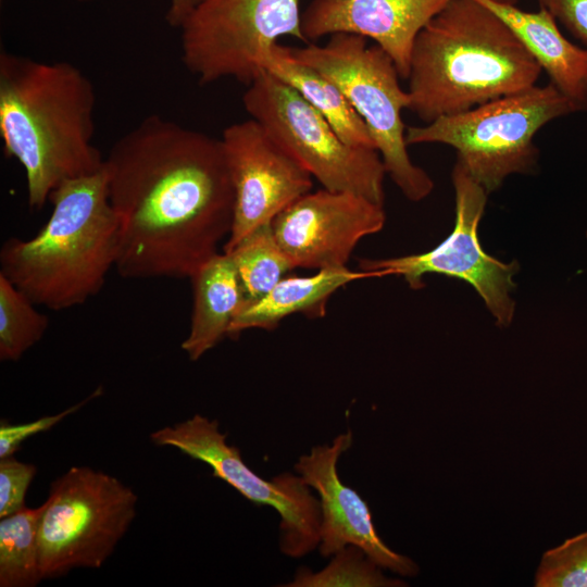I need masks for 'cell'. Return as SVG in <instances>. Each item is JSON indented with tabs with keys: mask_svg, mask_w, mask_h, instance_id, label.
Here are the masks:
<instances>
[{
	"mask_svg": "<svg viewBox=\"0 0 587 587\" xmlns=\"http://www.w3.org/2000/svg\"><path fill=\"white\" fill-rule=\"evenodd\" d=\"M124 278H190L218 252L235 196L221 139L159 115L123 135L103 161Z\"/></svg>",
	"mask_w": 587,
	"mask_h": 587,
	"instance_id": "cell-1",
	"label": "cell"
},
{
	"mask_svg": "<svg viewBox=\"0 0 587 587\" xmlns=\"http://www.w3.org/2000/svg\"><path fill=\"white\" fill-rule=\"evenodd\" d=\"M96 93L74 64L0 53V137L24 168L27 201L40 210L63 183L100 172Z\"/></svg>",
	"mask_w": 587,
	"mask_h": 587,
	"instance_id": "cell-2",
	"label": "cell"
},
{
	"mask_svg": "<svg viewBox=\"0 0 587 587\" xmlns=\"http://www.w3.org/2000/svg\"><path fill=\"white\" fill-rule=\"evenodd\" d=\"M541 73L496 13L476 0H451L415 39L409 110L427 124L527 90Z\"/></svg>",
	"mask_w": 587,
	"mask_h": 587,
	"instance_id": "cell-3",
	"label": "cell"
},
{
	"mask_svg": "<svg viewBox=\"0 0 587 587\" xmlns=\"http://www.w3.org/2000/svg\"><path fill=\"white\" fill-rule=\"evenodd\" d=\"M52 212L29 239L11 237L0 249V274L36 305L61 311L80 305L104 286L118 254V222L103 167L61 184Z\"/></svg>",
	"mask_w": 587,
	"mask_h": 587,
	"instance_id": "cell-4",
	"label": "cell"
},
{
	"mask_svg": "<svg viewBox=\"0 0 587 587\" xmlns=\"http://www.w3.org/2000/svg\"><path fill=\"white\" fill-rule=\"evenodd\" d=\"M552 85L537 86L470 110L440 116L424 126H408L405 142L444 143L457 162L490 193L511 174H529L538 160L537 132L549 122L575 113Z\"/></svg>",
	"mask_w": 587,
	"mask_h": 587,
	"instance_id": "cell-5",
	"label": "cell"
},
{
	"mask_svg": "<svg viewBox=\"0 0 587 587\" xmlns=\"http://www.w3.org/2000/svg\"><path fill=\"white\" fill-rule=\"evenodd\" d=\"M292 55L330 79L366 124L386 173L411 201L425 199L433 190L429 175L408 153L402 110L410 96L399 84L391 58L364 37L334 34L323 45L290 47Z\"/></svg>",
	"mask_w": 587,
	"mask_h": 587,
	"instance_id": "cell-6",
	"label": "cell"
},
{
	"mask_svg": "<svg viewBox=\"0 0 587 587\" xmlns=\"http://www.w3.org/2000/svg\"><path fill=\"white\" fill-rule=\"evenodd\" d=\"M137 502L130 487L89 466H72L55 478L39 525L42 579L100 569L136 517Z\"/></svg>",
	"mask_w": 587,
	"mask_h": 587,
	"instance_id": "cell-7",
	"label": "cell"
},
{
	"mask_svg": "<svg viewBox=\"0 0 587 587\" xmlns=\"http://www.w3.org/2000/svg\"><path fill=\"white\" fill-rule=\"evenodd\" d=\"M245 110L308 173L330 191L384 205L386 170L375 149L345 142L297 90L262 71L242 96Z\"/></svg>",
	"mask_w": 587,
	"mask_h": 587,
	"instance_id": "cell-8",
	"label": "cell"
},
{
	"mask_svg": "<svg viewBox=\"0 0 587 587\" xmlns=\"http://www.w3.org/2000/svg\"><path fill=\"white\" fill-rule=\"evenodd\" d=\"M300 0H204L182 25V60L207 85L234 78L248 86L283 36L307 43Z\"/></svg>",
	"mask_w": 587,
	"mask_h": 587,
	"instance_id": "cell-9",
	"label": "cell"
},
{
	"mask_svg": "<svg viewBox=\"0 0 587 587\" xmlns=\"http://www.w3.org/2000/svg\"><path fill=\"white\" fill-rule=\"evenodd\" d=\"M159 447H173L212 469V475L258 505H270L280 515V550L300 558L320 544L321 504L300 476L283 473L265 480L248 467L240 450L226 441L218 422L195 414L150 434Z\"/></svg>",
	"mask_w": 587,
	"mask_h": 587,
	"instance_id": "cell-10",
	"label": "cell"
},
{
	"mask_svg": "<svg viewBox=\"0 0 587 587\" xmlns=\"http://www.w3.org/2000/svg\"><path fill=\"white\" fill-rule=\"evenodd\" d=\"M455 192V221L452 233L434 249L391 259H359L362 271H385L402 276L412 289L424 287L423 276L438 273L472 285L483 298L499 326L510 325L514 302L510 291L516 261L503 263L487 254L478 240V224L483 216L487 191L457 162L452 170Z\"/></svg>",
	"mask_w": 587,
	"mask_h": 587,
	"instance_id": "cell-11",
	"label": "cell"
},
{
	"mask_svg": "<svg viewBox=\"0 0 587 587\" xmlns=\"http://www.w3.org/2000/svg\"><path fill=\"white\" fill-rule=\"evenodd\" d=\"M221 143L235 196L227 251L311 191L313 177L253 118L227 126Z\"/></svg>",
	"mask_w": 587,
	"mask_h": 587,
	"instance_id": "cell-12",
	"label": "cell"
},
{
	"mask_svg": "<svg viewBox=\"0 0 587 587\" xmlns=\"http://www.w3.org/2000/svg\"><path fill=\"white\" fill-rule=\"evenodd\" d=\"M384 205L325 188L298 198L272 221L273 232L295 268L347 267L358 242L383 229Z\"/></svg>",
	"mask_w": 587,
	"mask_h": 587,
	"instance_id": "cell-13",
	"label": "cell"
},
{
	"mask_svg": "<svg viewBox=\"0 0 587 587\" xmlns=\"http://www.w3.org/2000/svg\"><path fill=\"white\" fill-rule=\"evenodd\" d=\"M351 445L352 434L348 430L338 435L330 445L313 447L295 464L299 476L320 496V553L324 558L330 557L353 545L382 569L414 576L419 572L416 563L383 542L375 530L367 503L338 476V460Z\"/></svg>",
	"mask_w": 587,
	"mask_h": 587,
	"instance_id": "cell-14",
	"label": "cell"
},
{
	"mask_svg": "<svg viewBox=\"0 0 587 587\" xmlns=\"http://www.w3.org/2000/svg\"><path fill=\"white\" fill-rule=\"evenodd\" d=\"M451 0H312L301 13L308 42L326 35L373 39L394 61L401 78L410 74L419 33Z\"/></svg>",
	"mask_w": 587,
	"mask_h": 587,
	"instance_id": "cell-15",
	"label": "cell"
},
{
	"mask_svg": "<svg viewBox=\"0 0 587 587\" xmlns=\"http://www.w3.org/2000/svg\"><path fill=\"white\" fill-rule=\"evenodd\" d=\"M496 13L515 34L552 84L576 109L587 111V48L561 33L545 10L528 12L514 4L476 0Z\"/></svg>",
	"mask_w": 587,
	"mask_h": 587,
	"instance_id": "cell-16",
	"label": "cell"
},
{
	"mask_svg": "<svg viewBox=\"0 0 587 587\" xmlns=\"http://www.w3.org/2000/svg\"><path fill=\"white\" fill-rule=\"evenodd\" d=\"M386 275L385 271L339 267L320 270L311 276L284 277L261 299L242 303L232 322L228 337L236 338L252 328L274 329L282 320L296 313L321 316L328 299L338 289L358 279Z\"/></svg>",
	"mask_w": 587,
	"mask_h": 587,
	"instance_id": "cell-17",
	"label": "cell"
},
{
	"mask_svg": "<svg viewBox=\"0 0 587 587\" xmlns=\"http://www.w3.org/2000/svg\"><path fill=\"white\" fill-rule=\"evenodd\" d=\"M193 307L188 336L182 349L199 360L224 337L245 301L242 286L230 255L217 252L190 276Z\"/></svg>",
	"mask_w": 587,
	"mask_h": 587,
	"instance_id": "cell-18",
	"label": "cell"
},
{
	"mask_svg": "<svg viewBox=\"0 0 587 587\" xmlns=\"http://www.w3.org/2000/svg\"><path fill=\"white\" fill-rule=\"evenodd\" d=\"M262 68L297 90L345 142L376 150L366 124L341 90L319 71L296 59L290 47L275 43L265 55Z\"/></svg>",
	"mask_w": 587,
	"mask_h": 587,
	"instance_id": "cell-19",
	"label": "cell"
},
{
	"mask_svg": "<svg viewBox=\"0 0 587 587\" xmlns=\"http://www.w3.org/2000/svg\"><path fill=\"white\" fill-rule=\"evenodd\" d=\"M45 509L24 507L0 519V587H34L42 579L39 525Z\"/></svg>",
	"mask_w": 587,
	"mask_h": 587,
	"instance_id": "cell-20",
	"label": "cell"
},
{
	"mask_svg": "<svg viewBox=\"0 0 587 587\" xmlns=\"http://www.w3.org/2000/svg\"><path fill=\"white\" fill-rule=\"evenodd\" d=\"M224 252L235 263L245 295L243 303L261 299L295 270L275 237L272 223L254 229Z\"/></svg>",
	"mask_w": 587,
	"mask_h": 587,
	"instance_id": "cell-21",
	"label": "cell"
},
{
	"mask_svg": "<svg viewBox=\"0 0 587 587\" xmlns=\"http://www.w3.org/2000/svg\"><path fill=\"white\" fill-rule=\"evenodd\" d=\"M0 274V360L17 361L45 335L49 319Z\"/></svg>",
	"mask_w": 587,
	"mask_h": 587,
	"instance_id": "cell-22",
	"label": "cell"
},
{
	"mask_svg": "<svg viewBox=\"0 0 587 587\" xmlns=\"http://www.w3.org/2000/svg\"><path fill=\"white\" fill-rule=\"evenodd\" d=\"M329 564L320 572L300 567L290 587H398L404 582L386 577L374 561L357 546L348 545L337 551Z\"/></svg>",
	"mask_w": 587,
	"mask_h": 587,
	"instance_id": "cell-23",
	"label": "cell"
},
{
	"mask_svg": "<svg viewBox=\"0 0 587 587\" xmlns=\"http://www.w3.org/2000/svg\"><path fill=\"white\" fill-rule=\"evenodd\" d=\"M534 583L537 587H587V532L547 550Z\"/></svg>",
	"mask_w": 587,
	"mask_h": 587,
	"instance_id": "cell-24",
	"label": "cell"
},
{
	"mask_svg": "<svg viewBox=\"0 0 587 587\" xmlns=\"http://www.w3.org/2000/svg\"><path fill=\"white\" fill-rule=\"evenodd\" d=\"M37 473L32 463L13 455L0 459V519L25 507L26 491Z\"/></svg>",
	"mask_w": 587,
	"mask_h": 587,
	"instance_id": "cell-25",
	"label": "cell"
},
{
	"mask_svg": "<svg viewBox=\"0 0 587 587\" xmlns=\"http://www.w3.org/2000/svg\"><path fill=\"white\" fill-rule=\"evenodd\" d=\"M102 394V387H98L89 397L76 404L53 415L41 416L28 423L9 424L7 421L0 423V459L13 455L21 445L28 438L47 432L63 421L66 416L75 413L90 400Z\"/></svg>",
	"mask_w": 587,
	"mask_h": 587,
	"instance_id": "cell-26",
	"label": "cell"
},
{
	"mask_svg": "<svg viewBox=\"0 0 587 587\" xmlns=\"http://www.w3.org/2000/svg\"><path fill=\"white\" fill-rule=\"evenodd\" d=\"M558 24L587 48V0H537Z\"/></svg>",
	"mask_w": 587,
	"mask_h": 587,
	"instance_id": "cell-27",
	"label": "cell"
},
{
	"mask_svg": "<svg viewBox=\"0 0 587 587\" xmlns=\"http://www.w3.org/2000/svg\"><path fill=\"white\" fill-rule=\"evenodd\" d=\"M204 0H171L166 21L173 27H182L192 11Z\"/></svg>",
	"mask_w": 587,
	"mask_h": 587,
	"instance_id": "cell-28",
	"label": "cell"
},
{
	"mask_svg": "<svg viewBox=\"0 0 587 587\" xmlns=\"http://www.w3.org/2000/svg\"><path fill=\"white\" fill-rule=\"evenodd\" d=\"M500 3L514 4L516 5L517 0H494Z\"/></svg>",
	"mask_w": 587,
	"mask_h": 587,
	"instance_id": "cell-29",
	"label": "cell"
},
{
	"mask_svg": "<svg viewBox=\"0 0 587 587\" xmlns=\"http://www.w3.org/2000/svg\"><path fill=\"white\" fill-rule=\"evenodd\" d=\"M78 1H90V0H78Z\"/></svg>",
	"mask_w": 587,
	"mask_h": 587,
	"instance_id": "cell-30",
	"label": "cell"
},
{
	"mask_svg": "<svg viewBox=\"0 0 587 587\" xmlns=\"http://www.w3.org/2000/svg\"><path fill=\"white\" fill-rule=\"evenodd\" d=\"M587 235V234H586Z\"/></svg>",
	"mask_w": 587,
	"mask_h": 587,
	"instance_id": "cell-31",
	"label": "cell"
}]
</instances>
